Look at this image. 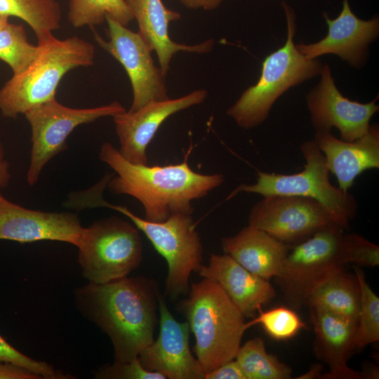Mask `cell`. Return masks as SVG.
Returning a JSON list of instances; mask_svg holds the SVG:
<instances>
[{"label": "cell", "instance_id": "cb8c5ba5", "mask_svg": "<svg viewBox=\"0 0 379 379\" xmlns=\"http://www.w3.org/2000/svg\"><path fill=\"white\" fill-rule=\"evenodd\" d=\"M0 13L25 22L37 41L44 40L61 27L62 10L58 0H0Z\"/></svg>", "mask_w": 379, "mask_h": 379}, {"label": "cell", "instance_id": "e0dca14e", "mask_svg": "<svg viewBox=\"0 0 379 379\" xmlns=\"http://www.w3.org/2000/svg\"><path fill=\"white\" fill-rule=\"evenodd\" d=\"M324 17L328 27V34L321 41L296 45L298 51L307 59L325 54H335L350 65L359 67L364 62L367 48L379 33V20H364L352 11L349 1L344 0L343 9L335 19L326 13Z\"/></svg>", "mask_w": 379, "mask_h": 379}, {"label": "cell", "instance_id": "d590c367", "mask_svg": "<svg viewBox=\"0 0 379 379\" xmlns=\"http://www.w3.org/2000/svg\"><path fill=\"white\" fill-rule=\"evenodd\" d=\"M11 178L10 164L5 157L4 147L0 140V190L8 184Z\"/></svg>", "mask_w": 379, "mask_h": 379}, {"label": "cell", "instance_id": "3957f363", "mask_svg": "<svg viewBox=\"0 0 379 379\" xmlns=\"http://www.w3.org/2000/svg\"><path fill=\"white\" fill-rule=\"evenodd\" d=\"M187 293L178 310L194 336L193 351L206 373L235 358L246 331L245 317L213 280L192 283Z\"/></svg>", "mask_w": 379, "mask_h": 379}, {"label": "cell", "instance_id": "7402d4cb", "mask_svg": "<svg viewBox=\"0 0 379 379\" xmlns=\"http://www.w3.org/2000/svg\"><path fill=\"white\" fill-rule=\"evenodd\" d=\"M222 251L252 273L269 280L278 272L291 246L248 225L221 241Z\"/></svg>", "mask_w": 379, "mask_h": 379}, {"label": "cell", "instance_id": "44dd1931", "mask_svg": "<svg viewBox=\"0 0 379 379\" xmlns=\"http://www.w3.org/2000/svg\"><path fill=\"white\" fill-rule=\"evenodd\" d=\"M138 25V33L150 50L157 55L160 69L166 77L173 56L179 51L206 53L213 47L214 41L208 39L195 45L178 44L168 34L169 23L180 18L178 12L165 6L161 0H126Z\"/></svg>", "mask_w": 379, "mask_h": 379}, {"label": "cell", "instance_id": "ba28073f", "mask_svg": "<svg viewBox=\"0 0 379 379\" xmlns=\"http://www.w3.org/2000/svg\"><path fill=\"white\" fill-rule=\"evenodd\" d=\"M77 248L79 265L89 283L104 284L127 277L143 258L139 230L117 216L84 227Z\"/></svg>", "mask_w": 379, "mask_h": 379}, {"label": "cell", "instance_id": "4fadbf2b", "mask_svg": "<svg viewBox=\"0 0 379 379\" xmlns=\"http://www.w3.org/2000/svg\"><path fill=\"white\" fill-rule=\"evenodd\" d=\"M159 332L157 338L139 354L141 365L167 379H204L206 372L192 354L190 327L171 313L161 292L158 295Z\"/></svg>", "mask_w": 379, "mask_h": 379}, {"label": "cell", "instance_id": "603a6c76", "mask_svg": "<svg viewBox=\"0 0 379 379\" xmlns=\"http://www.w3.org/2000/svg\"><path fill=\"white\" fill-rule=\"evenodd\" d=\"M358 322L360 288L354 276L338 270L323 280L311 293L307 304Z\"/></svg>", "mask_w": 379, "mask_h": 379}, {"label": "cell", "instance_id": "f546056e", "mask_svg": "<svg viewBox=\"0 0 379 379\" xmlns=\"http://www.w3.org/2000/svg\"><path fill=\"white\" fill-rule=\"evenodd\" d=\"M341 252L345 265L358 267H376L379 265V246L362 236L344 234L341 239Z\"/></svg>", "mask_w": 379, "mask_h": 379}, {"label": "cell", "instance_id": "1f68e13d", "mask_svg": "<svg viewBox=\"0 0 379 379\" xmlns=\"http://www.w3.org/2000/svg\"><path fill=\"white\" fill-rule=\"evenodd\" d=\"M0 360L20 366L29 371L41 373L44 370V361L35 360L13 347L0 334Z\"/></svg>", "mask_w": 379, "mask_h": 379}, {"label": "cell", "instance_id": "2e32d148", "mask_svg": "<svg viewBox=\"0 0 379 379\" xmlns=\"http://www.w3.org/2000/svg\"><path fill=\"white\" fill-rule=\"evenodd\" d=\"M207 95L206 90L198 89L178 98L152 102L138 110L114 115L119 152L131 163L147 164V147L163 122L178 112L202 103Z\"/></svg>", "mask_w": 379, "mask_h": 379}, {"label": "cell", "instance_id": "484cf974", "mask_svg": "<svg viewBox=\"0 0 379 379\" xmlns=\"http://www.w3.org/2000/svg\"><path fill=\"white\" fill-rule=\"evenodd\" d=\"M107 15L126 27L134 20L126 0H69L67 19L74 27L100 25Z\"/></svg>", "mask_w": 379, "mask_h": 379}, {"label": "cell", "instance_id": "8992f818", "mask_svg": "<svg viewBox=\"0 0 379 379\" xmlns=\"http://www.w3.org/2000/svg\"><path fill=\"white\" fill-rule=\"evenodd\" d=\"M282 5L288 27L286 43L265 59L258 82L244 91L227 110V114L244 129L261 124L280 95L289 88L320 74L322 67L319 61L307 59L298 51L293 41V11L286 3Z\"/></svg>", "mask_w": 379, "mask_h": 379}, {"label": "cell", "instance_id": "f1b7e54d", "mask_svg": "<svg viewBox=\"0 0 379 379\" xmlns=\"http://www.w3.org/2000/svg\"><path fill=\"white\" fill-rule=\"evenodd\" d=\"M258 312V317L245 323L246 330L260 324L269 336L277 340L291 338L305 327V324L292 308L278 307L267 311L260 309Z\"/></svg>", "mask_w": 379, "mask_h": 379}, {"label": "cell", "instance_id": "8d00e7d4", "mask_svg": "<svg viewBox=\"0 0 379 379\" xmlns=\"http://www.w3.org/2000/svg\"><path fill=\"white\" fill-rule=\"evenodd\" d=\"M322 369V366L320 364H315L312 366L309 371L306 372L305 374L298 377L296 378L301 379H312V378H319L321 376V371Z\"/></svg>", "mask_w": 379, "mask_h": 379}, {"label": "cell", "instance_id": "ac0fdd59", "mask_svg": "<svg viewBox=\"0 0 379 379\" xmlns=\"http://www.w3.org/2000/svg\"><path fill=\"white\" fill-rule=\"evenodd\" d=\"M310 312L315 335L314 354L329 368L319 378H367L364 371L353 370L347 365L356 349L358 322L317 307H310Z\"/></svg>", "mask_w": 379, "mask_h": 379}, {"label": "cell", "instance_id": "6da1fadb", "mask_svg": "<svg viewBox=\"0 0 379 379\" xmlns=\"http://www.w3.org/2000/svg\"><path fill=\"white\" fill-rule=\"evenodd\" d=\"M159 292L154 279L127 276L104 284L88 282L77 289L75 299L82 314L109 338L114 361L127 362L154 340Z\"/></svg>", "mask_w": 379, "mask_h": 379}, {"label": "cell", "instance_id": "f35d334b", "mask_svg": "<svg viewBox=\"0 0 379 379\" xmlns=\"http://www.w3.org/2000/svg\"><path fill=\"white\" fill-rule=\"evenodd\" d=\"M106 176H107L109 178V180L111 178V175L109 173H107V175H105ZM109 181V180H108ZM68 200H69V198L65 202V206L66 207H69V208H71L69 206V203H68Z\"/></svg>", "mask_w": 379, "mask_h": 379}, {"label": "cell", "instance_id": "4dcf8cb0", "mask_svg": "<svg viewBox=\"0 0 379 379\" xmlns=\"http://www.w3.org/2000/svg\"><path fill=\"white\" fill-rule=\"evenodd\" d=\"M95 378L98 379H167L164 375L146 370L138 358L127 362L114 361L96 371Z\"/></svg>", "mask_w": 379, "mask_h": 379}, {"label": "cell", "instance_id": "4316f807", "mask_svg": "<svg viewBox=\"0 0 379 379\" xmlns=\"http://www.w3.org/2000/svg\"><path fill=\"white\" fill-rule=\"evenodd\" d=\"M37 45L31 44L22 25L8 22L0 31V60L6 63L13 75L25 71L36 58Z\"/></svg>", "mask_w": 379, "mask_h": 379}, {"label": "cell", "instance_id": "9a60e30c", "mask_svg": "<svg viewBox=\"0 0 379 379\" xmlns=\"http://www.w3.org/2000/svg\"><path fill=\"white\" fill-rule=\"evenodd\" d=\"M84 229L77 213L29 209L0 192V239L20 243L58 241L78 247Z\"/></svg>", "mask_w": 379, "mask_h": 379}, {"label": "cell", "instance_id": "8fae6325", "mask_svg": "<svg viewBox=\"0 0 379 379\" xmlns=\"http://www.w3.org/2000/svg\"><path fill=\"white\" fill-rule=\"evenodd\" d=\"M107 35L104 39L93 32L98 44L124 67L132 87L133 102L128 111L134 112L145 105L169 99L160 68L154 63L148 45L138 32H135L109 15Z\"/></svg>", "mask_w": 379, "mask_h": 379}, {"label": "cell", "instance_id": "83f0119b", "mask_svg": "<svg viewBox=\"0 0 379 379\" xmlns=\"http://www.w3.org/2000/svg\"><path fill=\"white\" fill-rule=\"evenodd\" d=\"M360 288V306L355 348L361 349L379 340V298L370 287L360 267H354Z\"/></svg>", "mask_w": 379, "mask_h": 379}, {"label": "cell", "instance_id": "d4e9b609", "mask_svg": "<svg viewBox=\"0 0 379 379\" xmlns=\"http://www.w3.org/2000/svg\"><path fill=\"white\" fill-rule=\"evenodd\" d=\"M234 359L246 379H290L292 370L267 352L263 340L256 337L239 348Z\"/></svg>", "mask_w": 379, "mask_h": 379}, {"label": "cell", "instance_id": "52a82bcc", "mask_svg": "<svg viewBox=\"0 0 379 379\" xmlns=\"http://www.w3.org/2000/svg\"><path fill=\"white\" fill-rule=\"evenodd\" d=\"M300 151L306 161L304 170L293 174L258 171L253 184H241L227 197L238 193L268 195L298 196L318 201L329 213L333 222L344 230L356 215L357 202L349 192L333 186L329 181V171L323 153L314 139L303 142Z\"/></svg>", "mask_w": 379, "mask_h": 379}, {"label": "cell", "instance_id": "7c38bea8", "mask_svg": "<svg viewBox=\"0 0 379 379\" xmlns=\"http://www.w3.org/2000/svg\"><path fill=\"white\" fill-rule=\"evenodd\" d=\"M331 224V215L318 201L298 196L263 197L248 214L249 225L291 246Z\"/></svg>", "mask_w": 379, "mask_h": 379}, {"label": "cell", "instance_id": "9c48e42d", "mask_svg": "<svg viewBox=\"0 0 379 379\" xmlns=\"http://www.w3.org/2000/svg\"><path fill=\"white\" fill-rule=\"evenodd\" d=\"M343 231L331 224L291 246L274 278L292 309L306 305L312 291L323 280L344 268L341 252Z\"/></svg>", "mask_w": 379, "mask_h": 379}, {"label": "cell", "instance_id": "e575fe53", "mask_svg": "<svg viewBox=\"0 0 379 379\" xmlns=\"http://www.w3.org/2000/svg\"><path fill=\"white\" fill-rule=\"evenodd\" d=\"M182 5L190 9L211 11L217 8L223 0H180Z\"/></svg>", "mask_w": 379, "mask_h": 379}, {"label": "cell", "instance_id": "836d02e7", "mask_svg": "<svg viewBox=\"0 0 379 379\" xmlns=\"http://www.w3.org/2000/svg\"><path fill=\"white\" fill-rule=\"evenodd\" d=\"M41 378V376L29 371L25 368L11 362L0 360V379Z\"/></svg>", "mask_w": 379, "mask_h": 379}, {"label": "cell", "instance_id": "5bb4252c", "mask_svg": "<svg viewBox=\"0 0 379 379\" xmlns=\"http://www.w3.org/2000/svg\"><path fill=\"white\" fill-rule=\"evenodd\" d=\"M321 81L307 95L311 121L317 131L338 128L340 139L354 141L369 129L370 120L378 111L377 98L368 103L352 101L344 97L336 88L327 64L322 65Z\"/></svg>", "mask_w": 379, "mask_h": 379}, {"label": "cell", "instance_id": "5b68a950", "mask_svg": "<svg viewBox=\"0 0 379 379\" xmlns=\"http://www.w3.org/2000/svg\"><path fill=\"white\" fill-rule=\"evenodd\" d=\"M102 190H94L88 196V208L105 207L127 218L149 240L155 250L166 260L168 272L164 295L175 300L186 295L192 272L203 266V246L191 214L177 213L163 222L141 218L123 206L104 200Z\"/></svg>", "mask_w": 379, "mask_h": 379}, {"label": "cell", "instance_id": "30bf717a", "mask_svg": "<svg viewBox=\"0 0 379 379\" xmlns=\"http://www.w3.org/2000/svg\"><path fill=\"white\" fill-rule=\"evenodd\" d=\"M125 111L117 101L91 108H72L54 98L25 113L31 128L32 142L28 184L36 185L45 166L67 149L66 140L77 126Z\"/></svg>", "mask_w": 379, "mask_h": 379}, {"label": "cell", "instance_id": "ffe728a7", "mask_svg": "<svg viewBox=\"0 0 379 379\" xmlns=\"http://www.w3.org/2000/svg\"><path fill=\"white\" fill-rule=\"evenodd\" d=\"M197 274L217 282L244 317L253 318L276 295L269 280L248 271L227 254H211Z\"/></svg>", "mask_w": 379, "mask_h": 379}, {"label": "cell", "instance_id": "d6a6232c", "mask_svg": "<svg viewBox=\"0 0 379 379\" xmlns=\"http://www.w3.org/2000/svg\"><path fill=\"white\" fill-rule=\"evenodd\" d=\"M204 379H246V378L234 359L207 372Z\"/></svg>", "mask_w": 379, "mask_h": 379}, {"label": "cell", "instance_id": "d6986e66", "mask_svg": "<svg viewBox=\"0 0 379 379\" xmlns=\"http://www.w3.org/2000/svg\"><path fill=\"white\" fill-rule=\"evenodd\" d=\"M314 140L323 153L329 173L337 178L338 187L347 192L364 171L379 168V127L370 126L358 139L347 142L331 131H317Z\"/></svg>", "mask_w": 379, "mask_h": 379}, {"label": "cell", "instance_id": "74e56055", "mask_svg": "<svg viewBox=\"0 0 379 379\" xmlns=\"http://www.w3.org/2000/svg\"><path fill=\"white\" fill-rule=\"evenodd\" d=\"M9 17L0 13V31L9 22Z\"/></svg>", "mask_w": 379, "mask_h": 379}, {"label": "cell", "instance_id": "277c9868", "mask_svg": "<svg viewBox=\"0 0 379 379\" xmlns=\"http://www.w3.org/2000/svg\"><path fill=\"white\" fill-rule=\"evenodd\" d=\"M38 53L20 74L13 75L0 88V112L16 118L55 98L62 79L69 71L91 66L95 50L77 36L59 39L53 34L37 41Z\"/></svg>", "mask_w": 379, "mask_h": 379}, {"label": "cell", "instance_id": "7a4b0ae2", "mask_svg": "<svg viewBox=\"0 0 379 379\" xmlns=\"http://www.w3.org/2000/svg\"><path fill=\"white\" fill-rule=\"evenodd\" d=\"M99 159L117 174L107 184L109 190L136 199L143 206L145 219L152 222H163L177 213L192 215V201L205 197L225 180L222 174L194 171L186 160L166 166L133 164L107 142L102 145Z\"/></svg>", "mask_w": 379, "mask_h": 379}]
</instances>
